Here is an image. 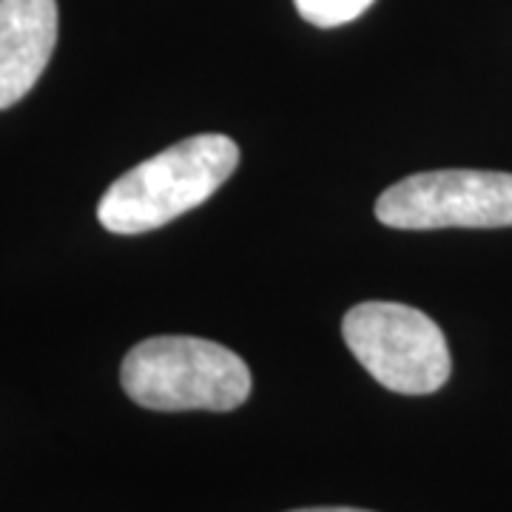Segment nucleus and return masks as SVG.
I'll return each instance as SVG.
<instances>
[{
	"label": "nucleus",
	"instance_id": "f257e3e1",
	"mask_svg": "<svg viewBox=\"0 0 512 512\" xmlns=\"http://www.w3.org/2000/svg\"><path fill=\"white\" fill-rule=\"evenodd\" d=\"M237 163V143L225 134L180 140L114 180L97 205V220L120 237L148 234L214 197Z\"/></svg>",
	"mask_w": 512,
	"mask_h": 512
},
{
	"label": "nucleus",
	"instance_id": "f03ea898",
	"mask_svg": "<svg viewBox=\"0 0 512 512\" xmlns=\"http://www.w3.org/2000/svg\"><path fill=\"white\" fill-rule=\"evenodd\" d=\"M120 382L146 410L228 413L251 396V370L231 348L197 336H154L128 350Z\"/></svg>",
	"mask_w": 512,
	"mask_h": 512
},
{
	"label": "nucleus",
	"instance_id": "7ed1b4c3",
	"mask_svg": "<svg viewBox=\"0 0 512 512\" xmlns=\"http://www.w3.org/2000/svg\"><path fill=\"white\" fill-rule=\"evenodd\" d=\"M342 336L359 365L393 393L427 396L450 379L453 362L447 339L419 308L362 302L345 313Z\"/></svg>",
	"mask_w": 512,
	"mask_h": 512
},
{
	"label": "nucleus",
	"instance_id": "20e7f679",
	"mask_svg": "<svg viewBox=\"0 0 512 512\" xmlns=\"http://www.w3.org/2000/svg\"><path fill=\"white\" fill-rule=\"evenodd\" d=\"M376 217L399 231L512 228V174L473 168L413 174L376 200Z\"/></svg>",
	"mask_w": 512,
	"mask_h": 512
},
{
	"label": "nucleus",
	"instance_id": "39448f33",
	"mask_svg": "<svg viewBox=\"0 0 512 512\" xmlns=\"http://www.w3.org/2000/svg\"><path fill=\"white\" fill-rule=\"evenodd\" d=\"M57 43V0H0V109L35 89Z\"/></svg>",
	"mask_w": 512,
	"mask_h": 512
},
{
	"label": "nucleus",
	"instance_id": "423d86ee",
	"mask_svg": "<svg viewBox=\"0 0 512 512\" xmlns=\"http://www.w3.org/2000/svg\"><path fill=\"white\" fill-rule=\"evenodd\" d=\"M376 0H293L296 12L319 29H336L362 18Z\"/></svg>",
	"mask_w": 512,
	"mask_h": 512
},
{
	"label": "nucleus",
	"instance_id": "0eeeda50",
	"mask_svg": "<svg viewBox=\"0 0 512 512\" xmlns=\"http://www.w3.org/2000/svg\"><path fill=\"white\" fill-rule=\"evenodd\" d=\"M291 512H370V510H356V507H308V510H291Z\"/></svg>",
	"mask_w": 512,
	"mask_h": 512
}]
</instances>
